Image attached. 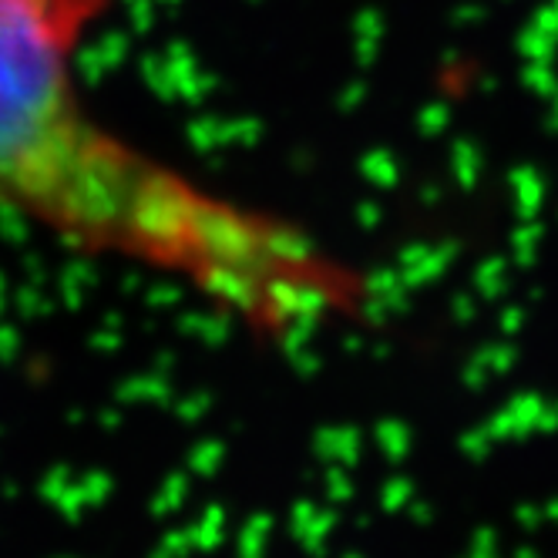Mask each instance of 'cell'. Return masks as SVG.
<instances>
[{"instance_id":"cell-1","label":"cell","mask_w":558,"mask_h":558,"mask_svg":"<svg viewBox=\"0 0 558 558\" xmlns=\"http://www.w3.org/2000/svg\"><path fill=\"white\" fill-rule=\"evenodd\" d=\"M114 0H0V209L61 243L175 276L263 333L361 313L367 279L316 239L105 129L77 51Z\"/></svg>"}]
</instances>
